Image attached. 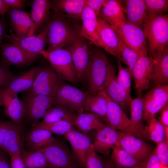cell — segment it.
<instances>
[{
  "label": "cell",
  "instance_id": "cell-55",
  "mask_svg": "<svg viewBox=\"0 0 168 168\" xmlns=\"http://www.w3.org/2000/svg\"><path fill=\"white\" fill-rule=\"evenodd\" d=\"M105 168H114V167L113 163L110 161L105 164Z\"/></svg>",
  "mask_w": 168,
  "mask_h": 168
},
{
  "label": "cell",
  "instance_id": "cell-39",
  "mask_svg": "<svg viewBox=\"0 0 168 168\" xmlns=\"http://www.w3.org/2000/svg\"><path fill=\"white\" fill-rule=\"evenodd\" d=\"M73 125L69 121L62 120L49 123H39L34 127L46 129L52 134L65 136L72 129Z\"/></svg>",
  "mask_w": 168,
  "mask_h": 168
},
{
  "label": "cell",
  "instance_id": "cell-51",
  "mask_svg": "<svg viewBox=\"0 0 168 168\" xmlns=\"http://www.w3.org/2000/svg\"><path fill=\"white\" fill-rule=\"evenodd\" d=\"M11 168H26L20 155L10 156Z\"/></svg>",
  "mask_w": 168,
  "mask_h": 168
},
{
  "label": "cell",
  "instance_id": "cell-52",
  "mask_svg": "<svg viewBox=\"0 0 168 168\" xmlns=\"http://www.w3.org/2000/svg\"><path fill=\"white\" fill-rule=\"evenodd\" d=\"M10 10L3 0H0V15L3 21L4 20L6 14L8 13Z\"/></svg>",
  "mask_w": 168,
  "mask_h": 168
},
{
  "label": "cell",
  "instance_id": "cell-53",
  "mask_svg": "<svg viewBox=\"0 0 168 168\" xmlns=\"http://www.w3.org/2000/svg\"><path fill=\"white\" fill-rule=\"evenodd\" d=\"M0 168H11L10 165L4 156L0 154Z\"/></svg>",
  "mask_w": 168,
  "mask_h": 168
},
{
  "label": "cell",
  "instance_id": "cell-8",
  "mask_svg": "<svg viewBox=\"0 0 168 168\" xmlns=\"http://www.w3.org/2000/svg\"><path fill=\"white\" fill-rule=\"evenodd\" d=\"M60 76L50 64L39 65L35 82L26 93L53 97L58 87Z\"/></svg>",
  "mask_w": 168,
  "mask_h": 168
},
{
  "label": "cell",
  "instance_id": "cell-29",
  "mask_svg": "<svg viewBox=\"0 0 168 168\" xmlns=\"http://www.w3.org/2000/svg\"><path fill=\"white\" fill-rule=\"evenodd\" d=\"M15 35L20 37L28 36L32 25L30 15L23 10L11 9L8 12Z\"/></svg>",
  "mask_w": 168,
  "mask_h": 168
},
{
  "label": "cell",
  "instance_id": "cell-17",
  "mask_svg": "<svg viewBox=\"0 0 168 168\" xmlns=\"http://www.w3.org/2000/svg\"><path fill=\"white\" fill-rule=\"evenodd\" d=\"M51 9V4L49 0L32 1L30 15L32 25L28 36L37 35L44 30L47 26L46 24L49 19Z\"/></svg>",
  "mask_w": 168,
  "mask_h": 168
},
{
  "label": "cell",
  "instance_id": "cell-35",
  "mask_svg": "<svg viewBox=\"0 0 168 168\" xmlns=\"http://www.w3.org/2000/svg\"><path fill=\"white\" fill-rule=\"evenodd\" d=\"M97 16L103 18L109 23L113 21L126 19L121 0H108Z\"/></svg>",
  "mask_w": 168,
  "mask_h": 168
},
{
  "label": "cell",
  "instance_id": "cell-12",
  "mask_svg": "<svg viewBox=\"0 0 168 168\" xmlns=\"http://www.w3.org/2000/svg\"><path fill=\"white\" fill-rule=\"evenodd\" d=\"M26 117L33 122L43 118L47 110L53 105V97L25 93L20 100Z\"/></svg>",
  "mask_w": 168,
  "mask_h": 168
},
{
  "label": "cell",
  "instance_id": "cell-21",
  "mask_svg": "<svg viewBox=\"0 0 168 168\" xmlns=\"http://www.w3.org/2000/svg\"><path fill=\"white\" fill-rule=\"evenodd\" d=\"M151 56L155 61L150 84L152 88L159 86L168 85V48Z\"/></svg>",
  "mask_w": 168,
  "mask_h": 168
},
{
  "label": "cell",
  "instance_id": "cell-31",
  "mask_svg": "<svg viewBox=\"0 0 168 168\" xmlns=\"http://www.w3.org/2000/svg\"><path fill=\"white\" fill-rule=\"evenodd\" d=\"M73 125L84 133L93 130L97 131L106 124L97 114L83 112L78 114Z\"/></svg>",
  "mask_w": 168,
  "mask_h": 168
},
{
  "label": "cell",
  "instance_id": "cell-28",
  "mask_svg": "<svg viewBox=\"0 0 168 168\" xmlns=\"http://www.w3.org/2000/svg\"><path fill=\"white\" fill-rule=\"evenodd\" d=\"M22 145L21 124L14 122L6 134L2 148L10 156L20 155Z\"/></svg>",
  "mask_w": 168,
  "mask_h": 168
},
{
  "label": "cell",
  "instance_id": "cell-5",
  "mask_svg": "<svg viewBox=\"0 0 168 168\" xmlns=\"http://www.w3.org/2000/svg\"><path fill=\"white\" fill-rule=\"evenodd\" d=\"M109 24L133 50L140 55L147 54L146 37L143 29L128 22L126 19L114 21Z\"/></svg>",
  "mask_w": 168,
  "mask_h": 168
},
{
  "label": "cell",
  "instance_id": "cell-13",
  "mask_svg": "<svg viewBox=\"0 0 168 168\" xmlns=\"http://www.w3.org/2000/svg\"><path fill=\"white\" fill-rule=\"evenodd\" d=\"M40 149L44 154L50 168H77L69 150L61 142L55 140Z\"/></svg>",
  "mask_w": 168,
  "mask_h": 168
},
{
  "label": "cell",
  "instance_id": "cell-24",
  "mask_svg": "<svg viewBox=\"0 0 168 168\" xmlns=\"http://www.w3.org/2000/svg\"><path fill=\"white\" fill-rule=\"evenodd\" d=\"M119 138L118 130L106 125L96 131L92 145L95 151L103 155L109 154Z\"/></svg>",
  "mask_w": 168,
  "mask_h": 168
},
{
  "label": "cell",
  "instance_id": "cell-11",
  "mask_svg": "<svg viewBox=\"0 0 168 168\" xmlns=\"http://www.w3.org/2000/svg\"><path fill=\"white\" fill-rule=\"evenodd\" d=\"M101 90L123 110L129 106L132 100L131 95H128L117 81L115 66L110 63Z\"/></svg>",
  "mask_w": 168,
  "mask_h": 168
},
{
  "label": "cell",
  "instance_id": "cell-46",
  "mask_svg": "<svg viewBox=\"0 0 168 168\" xmlns=\"http://www.w3.org/2000/svg\"><path fill=\"white\" fill-rule=\"evenodd\" d=\"M108 0H85V5L93 11L96 16L100 13L101 9Z\"/></svg>",
  "mask_w": 168,
  "mask_h": 168
},
{
  "label": "cell",
  "instance_id": "cell-40",
  "mask_svg": "<svg viewBox=\"0 0 168 168\" xmlns=\"http://www.w3.org/2000/svg\"><path fill=\"white\" fill-rule=\"evenodd\" d=\"M147 123L150 139L157 144L166 139L164 128L155 116L152 117Z\"/></svg>",
  "mask_w": 168,
  "mask_h": 168
},
{
  "label": "cell",
  "instance_id": "cell-43",
  "mask_svg": "<svg viewBox=\"0 0 168 168\" xmlns=\"http://www.w3.org/2000/svg\"><path fill=\"white\" fill-rule=\"evenodd\" d=\"M105 164L94 150L92 144L89 150L86 160V168H105Z\"/></svg>",
  "mask_w": 168,
  "mask_h": 168
},
{
  "label": "cell",
  "instance_id": "cell-19",
  "mask_svg": "<svg viewBox=\"0 0 168 168\" xmlns=\"http://www.w3.org/2000/svg\"><path fill=\"white\" fill-rule=\"evenodd\" d=\"M65 136L71 146L77 161L86 168L87 154L92 144L90 137L73 128Z\"/></svg>",
  "mask_w": 168,
  "mask_h": 168
},
{
  "label": "cell",
  "instance_id": "cell-1",
  "mask_svg": "<svg viewBox=\"0 0 168 168\" xmlns=\"http://www.w3.org/2000/svg\"><path fill=\"white\" fill-rule=\"evenodd\" d=\"M147 40L149 56L161 52L168 44V16L162 14L149 16L147 15L143 24Z\"/></svg>",
  "mask_w": 168,
  "mask_h": 168
},
{
  "label": "cell",
  "instance_id": "cell-45",
  "mask_svg": "<svg viewBox=\"0 0 168 168\" xmlns=\"http://www.w3.org/2000/svg\"><path fill=\"white\" fill-rule=\"evenodd\" d=\"M155 150L160 161L161 166L168 168V140L165 139L157 144Z\"/></svg>",
  "mask_w": 168,
  "mask_h": 168
},
{
  "label": "cell",
  "instance_id": "cell-23",
  "mask_svg": "<svg viewBox=\"0 0 168 168\" xmlns=\"http://www.w3.org/2000/svg\"><path fill=\"white\" fill-rule=\"evenodd\" d=\"M1 48V63L10 67L13 65L22 66L27 65L35 58L24 52L16 45L2 42Z\"/></svg>",
  "mask_w": 168,
  "mask_h": 168
},
{
  "label": "cell",
  "instance_id": "cell-48",
  "mask_svg": "<svg viewBox=\"0 0 168 168\" xmlns=\"http://www.w3.org/2000/svg\"><path fill=\"white\" fill-rule=\"evenodd\" d=\"M160 161L155 149L146 162L145 167V168H160Z\"/></svg>",
  "mask_w": 168,
  "mask_h": 168
},
{
  "label": "cell",
  "instance_id": "cell-54",
  "mask_svg": "<svg viewBox=\"0 0 168 168\" xmlns=\"http://www.w3.org/2000/svg\"><path fill=\"white\" fill-rule=\"evenodd\" d=\"M4 26L3 21H0V47L4 37Z\"/></svg>",
  "mask_w": 168,
  "mask_h": 168
},
{
  "label": "cell",
  "instance_id": "cell-57",
  "mask_svg": "<svg viewBox=\"0 0 168 168\" xmlns=\"http://www.w3.org/2000/svg\"><path fill=\"white\" fill-rule=\"evenodd\" d=\"M160 168H166V167H161V166H160Z\"/></svg>",
  "mask_w": 168,
  "mask_h": 168
},
{
  "label": "cell",
  "instance_id": "cell-41",
  "mask_svg": "<svg viewBox=\"0 0 168 168\" xmlns=\"http://www.w3.org/2000/svg\"><path fill=\"white\" fill-rule=\"evenodd\" d=\"M118 75L116 80L119 84L125 90L127 93L131 95V81L132 79V72L128 68H125L121 62L118 60Z\"/></svg>",
  "mask_w": 168,
  "mask_h": 168
},
{
  "label": "cell",
  "instance_id": "cell-3",
  "mask_svg": "<svg viewBox=\"0 0 168 168\" xmlns=\"http://www.w3.org/2000/svg\"><path fill=\"white\" fill-rule=\"evenodd\" d=\"M110 63L99 47L92 48L84 80L86 84L87 93L93 94L101 90Z\"/></svg>",
  "mask_w": 168,
  "mask_h": 168
},
{
  "label": "cell",
  "instance_id": "cell-25",
  "mask_svg": "<svg viewBox=\"0 0 168 168\" xmlns=\"http://www.w3.org/2000/svg\"><path fill=\"white\" fill-rule=\"evenodd\" d=\"M51 9L66 18L81 20L85 0H54L50 1Z\"/></svg>",
  "mask_w": 168,
  "mask_h": 168
},
{
  "label": "cell",
  "instance_id": "cell-49",
  "mask_svg": "<svg viewBox=\"0 0 168 168\" xmlns=\"http://www.w3.org/2000/svg\"><path fill=\"white\" fill-rule=\"evenodd\" d=\"M11 9L23 10L25 7L26 1L23 0H3Z\"/></svg>",
  "mask_w": 168,
  "mask_h": 168
},
{
  "label": "cell",
  "instance_id": "cell-30",
  "mask_svg": "<svg viewBox=\"0 0 168 168\" xmlns=\"http://www.w3.org/2000/svg\"><path fill=\"white\" fill-rule=\"evenodd\" d=\"M26 139L27 145L31 151L40 149L55 140L53 134L49 131L34 127L27 134Z\"/></svg>",
  "mask_w": 168,
  "mask_h": 168
},
{
  "label": "cell",
  "instance_id": "cell-33",
  "mask_svg": "<svg viewBox=\"0 0 168 168\" xmlns=\"http://www.w3.org/2000/svg\"><path fill=\"white\" fill-rule=\"evenodd\" d=\"M112 158L120 168H137L145 166L146 162L140 161L126 150L116 146L112 148Z\"/></svg>",
  "mask_w": 168,
  "mask_h": 168
},
{
  "label": "cell",
  "instance_id": "cell-9",
  "mask_svg": "<svg viewBox=\"0 0 168 168\" xmlns=\"http://www.w3.org/2000/svg\"><path fill=\"white\" fill-rule=\"evenodd\" d=\"M106 96L108 107L105 124L117 130L141 138L142 131L132 123L118 104Z\"/></svg>",
  "mask_w": 168,
  "mask_h": 168
},
{
  "label": "cell",
  "instance_id": "cell-34",
  "mask_svg": "<svg viewBox=\"0 0 168 168\" xmlns=\"http://www.w3.org/2000/svg\"><path fill=\"white\" fill-rule=\"evenodd\" d=\"M78 113L65 108L57 105H53L46 111L41 123H49L65 120L72 123L73 125Z\"/></svg>",
  "mask_w": 168,
  "mask_h": 168
},
{
  "label": "cell",
  "instance_id": "cell-44",
  "mask_svg": "<svg viewBox=\"0 0 168 168\" xmlns=\"http://www.w3.org/2000/svg\"><path fill=\"white\" fill-rule=\"evenodd\" d=\"M16 77L9 67L0 64V88H7Z\"/></svg>",
  "mask_w": 168,
  "mask_h": 168
},
{
  "label": "cell",
  "instance_id": "cell-32",
  "mask_svg": "<svg viewBox=\"0 0 168 168\" xmlns=\"http://www.w3.org/2000/svg\"><path fill=\"white\" fill-rule=\"evenodd\" d=\"M39 67V65L33 67L19 76L16 77L6 89L17 93L26 92L33 85Z\"/></svg>",
  "mask_w": 168,
  "mask_h": 168
},
{
  "label": "cell",
  "instance_id": "cell-14",
  "mask_svg": "<svg viewBox=\"0 0 168 168\" xmlns=\"http://www.w3.org/2000/svg\"><path fill=\"white\" fill-rule=\"evenodd\" d=\"M118 132L115 146L126 150L137 160L146 162L153 151L152 146L136 136L118 130Z\"/></svg>",
  "mask_w": 168,
  "mask_h": 168
},
{
  "label": "cell",
  "instance_id": "cell-58",
  "mask_svg": "<svg viewBox=\"0 0 168 168\" xmlns=\"http://www.w3.org/2000/svg\"></svg>",
  "mask_w": 168,
  "mask_h": 168
},
{
  "label": "cell",
  "instance_id": "cell-15",
  "mask_svg": "<svg viewBox=\"0 0 168 168\" xmlns=\"http://www.w3.org/2000/svg\"><path fill=\"white\" fill-rule=\"evenodd\" d=\"M143 119L147 122L168 103V85L152 88L142 96Z\"/></svg>",
  "mask_w": 168,
  "mask_h": 168
},
{
  "label": "cell",
  "instance_id": "cell-56",
  "mask_svg": "<svg viewBox=\"0 0 168 168\" xmlns=\"http://www.w3.org/2000/svg\"><path fill=\"white\" fill-rule=\"evenodd\" d=\"M3 105V103L2 99L0 96V108Z\"/></svg>",
  "mask_w": 168,
  "mask_h": 168
},
{
  "label": "cell",
  "instance_id": "cell-4",
  "mask_svg": "<svg viewBox=\"0 0 168 168\" xmlns=\"http://www.w3.org/2000/svg\"><path fill=\"white\" fill-rule=\"evenodd\" d=\"M87 94L67 83L60 76L59 84L53 97V105L65 108L78 113L84 112V103Z\"/></svg>",
  "mask_w": 168,
  "mask_h": 168
},
{
  "label": "cell",
  "instance_id": "cell-26",
  "mask_svg": "<svg viewBox=\"0 0 168 168\" xmlns=\"http://www.w3.org/2000/svg\"><path fill=\"white\" fill-rule=\"evenodd\" d=\"M124 13L127 21L143 30V24L147 15L144 0L122 1Z\"/></svg>",
  "mask_w": 168,
  "mask_h": 168
},
{
  "label": "cell",
  "instance_id": "cell-20",
  "mask_svg": "<svg viewBox=\"0 0 168 168\" xmlns=\"http://www.w3.org/2000/svg\"><path fill=\"white\" fill-rule=\"evenodd\" d=\"M97 27L104 50L120 61L117 32L114 28L105 19L97 16Z\"/></svg>",
  "mask_w": 168,
  "mask_h": 168
},
{
  "label": "cell",
  "instance_id": "cell-7",
  "mask_svg": "<svg viewBox=\"0 0 168 168\" xmlns=\"http://www.w3.org/2000/svg\"><path fill=\"white\" fill-rule=\"evenodd\" d=\"M47 25L39 34L26 37H20L9 30L10 34H4L5 40L14 44L30 56L36 58L40 53L45 50L48 44Z\"/></svg>",
  "mask_w": 168,
  "mask_h": 168
},
{
  "label": "cell",
  "instance_id": "cell-22",
  "mask_svg": "<svg viewBox=\"0 0 168 168\" xmlns=\"http://www.w3.org/2000/svg\"><path fill=\"white\" fill-rule=\"evenodd\" d=\"M0 96L6 114L12 121L21 124L26 115L22 104L18 97V93L6 88H0Z\"/></svg>",
  "mask_w": 168,
  "mask_h": 168
},
{
  "label": "cell",
  "instance_id": "cell-36",
  "mask_svg": "<svg viewBox=\"0 0 168 168\" xmlns=\"http://www.w3.org/2000/svg\"><path fill=\"white\" fill-rule=\"evenodd\" d=\"M20 156L26 168H50L44 154L40 149L22 150Z\"/></svg>",
  "mask_w": 168,
  "mask_h": 168
},
{
  "label": "cell",
  "instance_id": "cell-10",
  "mask_svg": "<svg viewBox=\"0 0 168 168\" xmlns=\"http://www.w3.org/2000/svg\"><path fill=\"white\" fill-rule=\"evenodd\" d=\"M65 47L71 55L78 81H84L92 47L89 42L79 34L72 44Z\"/></svg>",
  "mask_w": 168,
  "mask_h": 168
},
{
  "label": "cell",
  "instance_id": "cell-38",
  "mask_svg": "<svg viewBox=\"0 0 168 168\" xmlns=\"http://www.w3.org/2000/svg\"><path fill=\"white\" fill-rule=\"evenodd\" d=\"M121 62L127 65L132 72L133 66L139 56L141 55L133 50L123 41L117 33Z\"/></svg>",
  "mask_w": 168,
  "mask_h": 168
},
{
  "label": "cell",
  "instance_id": "cell-47",
  "mask_svg": "<svg viewBox=\"0 0 168 168\" xmlns=\"http://www.w3.org/2000/svg\"><path fill=\"white\" fill-rule=\"evenodd\" d=\"M13 122L12 120L0 121V148H2L6 134Z\"/></svg>",
  "mask_w": 168,
  "mask_h": 168
},
{
  "label": "cell",
  "instance_id": "cell-27",
  "mask_svg": "<svg viewBox=\"0 0 168 168\" xmlns=\"http://www.w3.org/2000/svg\"><path fill=\"white\" fill-rule=\"evenodd\" d=\"M108 107L106 95L102 90L87 94L85 100L84 110L90 111L98 115L105 124Z\"/></svg>",
  "mask_w": 168,
  "mask_h": 168
},
{
  "label": "cell",
  "instance_id": "cell-42",
  "mask_svg": "<svg viewBox=\"0 0 168 168\" xmlns=\"http://www.w3.org/2000/svg\"><path fill=\"white\" fill-rule=\"evenodd\" d=\"M147 15L149 16L163 14L168 11L167 0H144Z\"/></svg>",
  "mask_w": 168,
  "mask_h": 168
},
{
  "label": "cell",
  "instance_id": "cell-16",
  "mask_svg": "<svg viewBox=\"0 0 168 168\" xmlns=\"http://www.w3.org/2000/svg\"><path fill=\"white\" fill-rule=\"evenodd\" d=\"M154 64V59L147 54L140 55L135 63L132 71V79L138 93H142L149 88Z\"/></svg>",
  "mask_w": 168,
  "mask_h": 168
},
{
  "label": "cell",
  "instance_id": "cell-18",
  "mask_svg": "<svg viewBox=\"0 0 168 168\" xmlns=\"http://www.w3.org/2000/svg\"><path fill=\"white\" fill-rule=\"evenodd\" d=\"M96 15L91 9L85 5L81 20L82 25L79 35L85 38L91 44L105 49L97 27Z\"/></svg>",
  "mask_w": 168,
  "mask_h": 168
},
{
  "label": "cell",
  "instance_id": "cell-2",
  "mask_svg": "<svg viewBox=\"0 0 168 168\" xmlns=\"http://www.w3.org/2000/svg\"><path fill=\"white\" fill-rule=\"evenodd\" d=\"M51 21L47 25L48 47L46 51L62 49L72 44L79 33L65 17L54 12Z\"/></svg>",
  "mask_w": 168,
  "mask_h": 168
},
{
  "label": "cell",
  "instance_id": "cell-6",
  "mask_svg": "<svg viewBox=\"0 0 168 168\" xmlns=\"http://www.w3.org/2000/svg\"><path fill=\"white\" fill-rule=\"evenodd\" d=\"M50 64L64 80L73 84L78 82L71 55L63 48L50 52L44 50L41 52Z\"/></svg>",
  "mask_w": 168,
  "mask_h": 168
},
{
  "label": "cell",
  "instance_id": "cell-50",
  "mask_svg": "<svg viewBox=\"0 0 168 168\" xmlns=\"http://www.w3.org/2000/svg\"><path fill=\"white\" fill-rule=\"evenodd\" d=\"M159 121L164 128H168V103L161 109Z\"/></svg>",
  "mask_w": 168,
  "mask_h": 168
},
{
  "label": "cell",
  "instance_id": "cell-37",
  "mask_svg": "<svg viewBox=\"0 0 168 168\" xmlns=\"http://www.w3.org/2000/svg\"><path fill=\"white\" fill-rule=\"evenodd\" d=\"M129 107L132 123L141 130L146 132L142 122L143 105L142 93H138L137 97L132 99Z\"/></svg>",
  "mask_w": 168,
  "mask_h": 168
}]
</instances>
